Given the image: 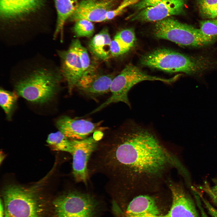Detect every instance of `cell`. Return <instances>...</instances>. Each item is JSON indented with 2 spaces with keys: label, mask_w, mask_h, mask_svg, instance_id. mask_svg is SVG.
<instances>
[{
  "label": "cell",
  "mask_w": 217,
  "mask_h": 217,
  "mask_svg": "<svg viewBox=\"0 0 217 217\" xmlns=\"http://www.w3.org/2000/svg\"><path fill=\"white\" fill-rule=\"evenodd\" d=\"M113 135L98 142L89 169L106 176L108 187L121 198L160 191L172 169L179 173L184 168L149 129L130 123Z\"/></svg>",
  "instance_id": "6da1fadb"
},
{
  "label": "cell",
  "mask_w": 217,
  "mask_h": 217,
  "mask_svg": "<svg viewBox=\"0 0 217 217\" xmlns=\"http://www.w3.org/2000/svg\"><path fill=\"white\" fill-rule=\"evenodd\" d=\"M43 183L30 187L7 185L2 191L4 217H42L45 209L41 193Z\"/></svg>",
  "instance_id": "7a4b0ae2"
},
{
  "label": "cell",
  "mask_w": 217,
  "mask_h": 217,
  "mask_svg": "<svg viewBox=\"0 0 217 217\" xmlns=\"http://www.w3.org/2000/svg\"><path fill=\"white\" fill-rule=\"evenodd\" d=\"M62 77L61 73L41 69L18 81L15 89L17 94L28 101L44 103L56 93Z\"/></svg>",
  "instance_id": "3957f363"
},
{
  "label": "cell",
  "mask_w": 217,
  "mask_h": 217,
  "mask_svg": "<svg viewBox=\"0 0 217 217\" xmlns=\"http://www.w3.org/2000/svg\"><path fill=\"white\" fill-rule=\"evenodd\" d=\"M178 78L176 75L169 78H165L149 75L137 67L129 64L113 79L110 89L111 93V96L90 113H96L111 104L119 102H124L130 107L131 104L128 96V92L134 85L140 82L157 80L171 84Z\"/></svg>",
  "instance_id": "277c9868"
},
{
  "label": "cell",
  "mask_w": 217,
  "mask_h": 217,
  "mask_svg": "<svg viewBox=\"0 0 217 217\" xmlns=\"http://www.w3.org/2000/svg\"><path fill=\"white\" fill-rule=\"evenodd\" d=\"M140 62L144 66L169 73L193 74L205 67L201 60L165 49H157L145 54L141 58Z\"/></svg>",
  "instance_id": "5b68a950"
},
{
  "label": "cell",
  "mask_w": 217,
  "mask_h": 217,
  "mask_svg": "<svg viewBox=\"0 0 217 217\" xmlns=\"http://www.w3.org/2000/svg\"><path fill=\"white\" fill-rule=\"evenodd\" d=\"M153 33L158 38L169 40L183 46H205L212 43L216 38L204 35L199 29L170 18L157 21Z\"/></svg>",
  "instance_id": "8992f818"
},
{
  "label": "cell",
  "mask_w": 217,
  "mask_h": 217,
  "mask_svg": "<svg viewBox=\"0 0 217 217\" xmlns=\"http://www.w3.org/2000/svg\"><path fill=\"white\" fill-rule=\"evenodd\" d=\"M53 205L54 217H95L97 207L91 195L76 190L59 196Z\"/></svg>",
  "instance_id": "52a82bcc"
},
{
  "label": "cell",
  "mask_w": 217,
  "mask_h": 217,
  "mask_svg": "<svg viewBox=\"0 0 217 217\" xmlns=\"http://www.w3.org/2000/svg\"><path fill=\"white\" fill-rule=\"evenodd\" d=\"M162 190L155 192L142 194L131 199L122 217H164L167 212L160 206L162 200Z\"/></svg>",
  "instance_id": "ba28073f"
},
{
  "label": "cell",
  "mask_w": 217,
  "mask_h": 217,
  "mask_svg": "<svg viewBox=\"0 0 217 217\" xmlns=\"http://www.w3.org/2000/svg\"><path fill=\"white\" fill-rule=\"evenodd\" d=\"M166 185L171 193V204L164 217H200L194 201L181 184L169 178Z\"/></svg>",
  "instance_id": "9c48e42d"
},
{
  "label": "cell",
  "mask_w": 217,
  "mask_h": 217,
  "mask_svg": "<svg viewBox=\"0 0 217 217\" xmlns=\"http://www.w3.org/2000/svg\"><path fill=\"white\" fill-rule=\"evenodd\" d=\"M115 77L113 75L103 74L90 65L84 71L75 86L82 94L94 99L110 92V87Z\"/></svg>",
  "instance_id": "30bf717a"
},
{
  "label": "cell",
  "mask_w": 217,
  "mask_h": 217,
  "mask_svg": "<svg viewBox=\"0 0 217 217\" xmlns=\"http://www.w3.org/2000/svg\"><path fill=\"white\" fill-rule=\"evenodd\" d=\"M93 136L74 140L73 152L72 173L75 181L86 183L89 176L88 164L98 142Z\"/></svg>",
  "instance_id": "8fae6325"
},
{
  "label": "cell",
  "mask_w": 217,
  "mask_h": 217,
  "mask_svg": "<svg viewBox=\"0 0 217 217\" xmlns=\"http://www.w3.org/2000/svg\"><path fill=\"white\" fill-rule=\"evenodd\" d=\"M117 0H81L69 18L72 21L86 19L92 22L106 21V15L113 10Z\"/></svg>",
  "instance_id": "7c38bea8"
},
{
  "label": "cell",
  "mask_w": 217,
  "mask_h": 217,
  "mask_svg": "<svg viewBox=\"0 0 217 217\" xmlns=\"http://www.w3.org/2000/svg\"><path fill=\"white\" fill-rule=\"evenodd\" d=\"M184 5V0H163L155 6L141 10L129 19L131 21L157 22L170 16L181 14Z\"/></svg>",
  "instance_id": "4fadbf2b"
},
{
  "label": "cell",
  "mask_w": 217,
  "mask_h": 217,
  "mask_svg": "<svg viewBox=\"0 0 217 217\" xmlns=\"http://www.w3.org/2000/svg\"><path fill=\"white\" fill-rule=\"evenodd\" d=\"M101 122L93 123L85 119H76L63 116L56 121L59 131L74 140L84 139L92 133L99 130Z\"/></svg>",
  "instance_id": "5bb4252c"
},
{
  "label": "cell",
  "mask_w": 217,
  "mask_h": 217,
  "mask_svg": "<svg viewBox=\"0 0 217 217\" xmlns=\"http://www.w3.org/2000/svg\"><path fill=\"white\" fill-rule=\"evenodd\" d=\"M58 54L61 62V73L67 82L70 94L75 88L84 71L78 55L71 46L67 50L60 51Z\"/></svg>",
  "instance_id": "9a60e30c"
},
{
  "label": "cell",
  "mask_w": 217,
  "mask_h": 217,
  "mask_svg": "<svg viewBox=\"0 0 217 217\" xmlns=\"http://www.w3.org/2000/svg\"><path fill=\"white\" fill-rule=\"evenodd\" d=\"M43 0H0L1 14L2 18H19L37 9Z\"/></svg>",
  "instance_id": "2e32d148"
},
{
  "label": "cell",
  "mask_w": 217,
  "mask_h": 217,
  "mask_svg": "<svg viewBox=\"0 0 217 217\" xmlns=\"http://www.w3.org/2000/svg\"><path fill=\"white\" fill-rule=\"evenodd\" d=\"M111 41L108 29L104 28L90 41L89 49L96 58L106 60L111 55L110 49Z\"/></svg>",
  "instance_id": "e0dca14e"
},
{
  "label": "cell",
  "mask_w": 217,
  "mask_h": 217,
  "mask_svg": "<svg viewBox=\"0 0 217 217\" xmlns=\"http://www.w3.org/2000/svg\"><path fill=\"white\" fill-rule=\"evenodd\" d=\"M57 12L56 28L54 34L55 38L59 34L61 41L63 38V29L66 20L69 19L78 5V0H55Z\"/></svg>",
  "instance_id": "ac0fdd59"
},
{
  "label": "cell",
  "mask_w": 217,
  "mask_h": 217,
  "mask_svg": "<svg viewBox=\"0 0 217 217\" xmlns=\"http://www.w3.org/2000/svg\"><path fill=\"white\" fill-rule=\"evenodd\" d=\"M46 141L53 150L71 154L73 152L74 140L68 138L59 131L50 134Z\"/></svg>",
  "instance_id": "d6986e66"
},
{
  "label": "cell",
  "mask_w": 217,
  "mask_h": 217,
  "mask_svg": "<svg viewBox=\"0 0 217 217\" xmlns=\"http://www.w3.org/2000/svg\"><path fill=\"white\" fill-rule=\"evenodd\" d=\"M17 98V95L15 93L0 89V105L9 118L11 116Z\"/></svg>",
  "instance_id": "ffe728a7"
},
{
  "label": "cell",
  "mask_w": 217,
  "mask_h": 217,
  "mask_svg": "<svg viewBox=\"0 0 217 217\" xmlns=\"http://www.w3.org/2000/svg\"><path fill=\"white\" fill-rule=\"evenodd\" d=\"M75 22L73 31L77 37L90 38L93 36L94 27L92 22L82 19Z\"/></svg>",
  "instance_id": "44dd1931"
},
{
  "label": "cell",
  "mask_w": 217,
  "mask_h": 217,
  "mask_svg": "<svg viewBox=\"0 0 217 217\" xmlns=\"http://www.w3.org/2000/svg\"><path fill=\"white\" fill-rule=\"evenodd\" d=\"M198 5L203 17L210 19L217 17V0H198Z\"/></svg>",
  "instance_id": "7402d4cb"
},
{
  "label": "cell",
  "mask_w": 217,
  "mask_h": 217,
  "mask_svg": "<svg viewBox=\"0 0 217 217\" xmlns=\"http://www.w3.org/2000/svg\"><path fill=\"white\" fill-rule=\"evenodd\" d=\"M70 46L72 47L78 55L84 72L90 65V58L86 49L77 39L73 40Z\"/></svg>",
  "instance_id": "603a6c76"
},
{
  "label": "cell",
  "mask_w": 217,
  "mask_h": 217,
  "mask_svg": "<svg viewBox=\"0 0 217 217\" xmlns=\"http://www.w3.org/2000/svg\"><path fill=\"white\" fill-rule=\"evenodd\" d=\"M114 37L130 49L133 46L136 40L134 30L132 28L123 30L118 32Z\"/></svg>",
  "instance_id": "cb8c5ba5"
},
{
  "label": "cell",
  "mask_w": 217,
  "mask_h": 217,
  "mask_svg": "<svg viewBox=\"0 0 217 217\" xmlns=\"http://www.w3.org/2000/svg\"><path fill=\"white\" fill-rule=\"evenodd\" d=\"M199 29L206 36L215 37L217 36V23L215 20L201 21Z\"/></svg>",
  "instance_id": "d4e9b609"
},
{
  "label": "cell",
  "mask_w": 217,
  "mask_h": 217,
  "mask_svg": "<svg viewBox=\"0 0 217 217\" xmlns=\"http://www.w3.org/2000/svg\"><path fill=\"white\" fill-rule=\"evenodd\" d=\"M140 0H123L117 7L109 11L106 15V20H112L120 14L126 8L134 5L139 1Z\"/></svg>",
  "instance_id": "484cf974"
},
{
  "label": "cell",
  "mask_w": 217,
  "mask_h": 217,
  "mask_svg": "<svg viewBox=\"0 0 217 217\" xmlns=\"http://www.w3.org/2000/svg\"><path fill=\"white\" fill-rule=\"evenodd\" d=\"M110 49L111 55L115 57L124 54L130 50L115 37L111 41Z\"/></svg>",
  "instance_id": "4316f807"
},
{
  "label": "cell",
  "mask_w": 217,
  "mask_h": 217,
  "mask_svg": "<svg viewBox=\"0 0 217 217\" xmlns=\"http://www.w3.org/2000/svg\"><path fill=\"white\" fill-rule=\"evenodd\" d=\"M213 184L210 186L207 182H205L203 186L199 188L206 193L207 195H211L217 197V174L212 180Z\"/></svg>",
  "instance_id": "83f0119b"
},
{
  "label": "cell",
  "mask_w": 217,
  "mask_h": 217,
  "mask_svg": "<svg viewBox=\"0 0 217 217\" xmlns=\"http://www.w3.org/2000/svg\"><path fill=\"white\" fill-rule=\"evenodd\" d=\"M163 0H142L134 5V7L138 10L155 6Z\"/></svg>",
  "instance_id": "f1b7e54d"
},
{
  "label": "cell",
  "mask_w": 217,
  "mask_h": 217,
  "mask_svg": "<svg viewBox=\"0 0 217 217\" xmlns=\"http://www.w3.org/2000/svg\"><path fill=\"white\" fill-rule=\"evenodd\" d=\"M199 196L208 213L212 217H217V209L214 207L211 203L205 198L200 192L197 191Z\"/></svg>",
  "instance_id": "f546056e"
},
{
  "label": "cell",
  "mask_w": 217,
  "mask_h": 217,
  "mask_svg": "<svg viewBox=\"0 0 217 217\" xmlns=\"http://www.w3.org/2000/svg\"><path fill=\"white\" fill-rule=\"evenodd\" d=\"M0 217H4V210L3 208V203L1 201H0Z\"/></svg>",
  "instance_id": "4dcf8cb0"
},
{
  "label": "cell",
  "mask_w": 217,
  "mask_h": 217,
  "mask_svg": "<svg viewBox=\"0 0 217 217\" xmlns=\"http://www.w3.org/2000/svg\"><path fill=\"white\" fill-rule=\"evenodd\" d=\"M216 22L217 23V20H215Z\"/></svg>",
  "instance_id": "1f68e13d"
}]
</instances>
